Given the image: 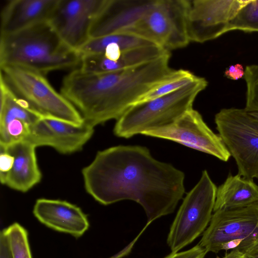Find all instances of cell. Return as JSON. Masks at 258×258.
I'll return each instance as SVG.
<instances>
[{
  "label": "cell",
  "instance_id": "1",
  "mask_svg": "<svg viewBox=\"0 0 258 258\" xmlns=\"http://www.w3.org/2000/svg\"><path fill=\"white\" fill-rule=\"evenodd\" d=\"M82 173L86 191L100 204L132 200L143 207L147 223L132 245L150 224L173 213L185 193L184 173L155 159L141 146L98 151Z\"/></svg>",
  "mask_w": 258,
  "mask_h": 258
},
{
  "label": "cell",
  "instance_id": "2",
  "mask_svg": "<svg viewBox=\"0 0 258 258\" xmlns=\"http://www.w3.org/2000/svg\"><path fill=\"white\" fill-rule=\"evenodd\" d=\"M170 54L116 72L92 74L74 69L63 78L60 92L93 127L117 120L148 91L169 77Z\"/></svg>",
  "mask_w": 258,
  "mask_h": 258
},
{
  "label": "cell",
  "instance_id": "3",
  "mask_svg": "<svg viewBox=\"0 0 258 258\" xmlns=\"http://www.w3.org/2000/svg\"><path fill=\"white\" fill-rule=\"evenodd\" d=\"M81 56L67 45L48 22L1 35L0 67L17 66L43 75L78 68Z\"/></svg>",
  "mask_w": 258,
  "mask_h": 258
},
{
  "label": "cell",
  "instance_id": "4",
  "mask_svg": "<svg viewBox=\"0 0 258 258\" xmlns=\"http://www.w3.org/2000/svg\"><path fill=\"white\" fill-rule=\"evenodd\" d=\"M207 85L205 78L198 76L171 93L135 104L116 120L114 135L130 138L171 124L192 109L197 96Z\"/></svg>",
  "mask_w": 258,
  "mask_h": 258
},
{
  "label": "cell",
  "instance_id": "5",
  "mask_svg": "<svg viewBox=\"0 0 258 258\" xmlns=\"http://www.w3.org/2000/svg\"><path fill=\"white\" fill-rule=\"evenodd\" d=\"M0 68V76L13 92L41 116L53 117L77 125L84 123L76 107L53 88L44 75L21 67Z\"/></svg>",
  "mask_w": 258,
  "mask_h": 258
},
{
  "label": "cell",
  "instance_id": "6",
  "mask_svg": "<svg viewBox=\"0 0 258 258\" xmlns=\"http://www.w3.org/2000/svg\"><path fill=\"white\" fill-rule=\"evenodd\" d=\"M207 252L258 251V205L214 212L199 243Z\"/></svg>",
  "mask_w": 258,
  "mask_h": 258
},
{
  "label": "cell",
  "instance_id": "7",
  "mask_svg": "<svg viewBox=\"0 0 258 258\" xmlns=\"http://www.w3.org/2000/svg\"><path fill=\"white\" fill-rule=\"evenodd\" d=\"M215 122L235 160L238 174L258 179V118L244 108H223L215 115Z\"/></svg>",
  "mask_w": 258,
  "mask_h": 258
},
{
  "label": "cell",
  "instance_id": "8",
  "mask_svg": "<svg viewBox=\"0 0 258 258\" xmlns=\"http://www.w3.org/2000/svg\"><path fill=\"white\" fill-rule=\"evenodd\" d=\"M217 187L208 171L186 194L171 225L167 243L177 252L204 233L212 216Z\"/></svg>",
  "mask_w": 258,
  "mask_h": 258
},
{
  "label": "cell",
  "instance_id": "9",
  "mask_svg": "<svg viewBox=\"0 0 258 258\" xmlns=\"http://www.w3.org/2000/svg\"><path fill=\"white\" fill-rule=\"evenodd\" d=\"M169 51L189 42L185 22V0H154L125 32Z\"/></svg>",
  "mask_w": 258,
  "mask_h": 258
},
{
  "label": "cell",
  "instance_id": "10",
  "mask_svg": "<svg viewBox=\"0 0 258 258\" xmlns=\"http://www.w3.org/2000/svg\"><path fill=\"white\" fill-rule=\"evenodd\" d=\"M250 0H185L189 42L203 43L227 33L229 22Z\"/></svg>",
  "mask_w": 258,
  "mask_h": 258
},
{
  "label": "cell",
  "instance_id": "11",
  "mask_svg": "<svg viewBox=\"0 0 258 258\" xmlns=\"http://www.w3.org/2000/svg\"><path fill=\"white\" fill-rule=\"evenodd\" d=\"M143 135L170 140L227 162L231 155L221 137L214 133L193 108L170 124Z\"/></svg>",
  "mask_w": 258,
  "mask_h": 258
},
{
  "label": "cell",
  "instance_id": "12",
  "mask_svg": "<svg viewBox=\"0 0 258 258\" xmlns=\"http://www.w3.org/2000/svg\"><path fill=\"white\" fill-rule=\"evenodd\" d=\"M106 0H58L48 22L62 41L78 51L90 39L92 24Z\"/></svg>",
  "mask_w": 258,
  "mask_h": 258
},
{
  "label": "cell",
  "instance_id": "13",
  "mask_svg": "<svg viewBox=\"0 0 258 258\" xmlns=\"http://www.w3.org/2000/svg\"><path fill=\"white\" fill-rule=\"evenodd\" d=\"M94 127L77 125L50 117H40L31 127L26 141L36 148L48 146L63 154L82 150L91 138Z\"/></svg>",
  "mask_w": 258,
  "mask_h": 258
},
{
  "label": "cell",
  "instance_id": "14",
  "mask_svg": "<svg viewBox=\"0 0 258 258\" xmlns=\"http://www.w3.org/2000/svg\"><path fill=\"white\" fill-rule=\"evenodd\" d=\"M154 0H106L94 20L90 39L123 33L133 27Z\"/></svg>",
  "mask_w": 258,
  "mask_h": 258
},
{
  "label": "cell",
  "instance_id": "15",
  "mask_svg": "<svg viewBox=\"0 0 258 258\" xmlns=\"http://www.w3.org/2000/svg\"><path fill=\"white\" fill-rule=\"evenodd\" d=\"M33 213L46 226L76 238L82 236L89 227L87 216L82 210L66 201L37 199Z\"/></svg>",
  "mask_w": 258,
  "mask_h": 258
},
{
  "label": "cell",
  "instance_id": "16",
  "mask_svg": "<svg viewBox=\"0 0 258 258\" xmlns=\"http://www.w3.org/2000/svg\"><path fill=\"white\" fill-rule=\"evenodd\" d=\"M58 0H9L1 14V35L48 22Z\"/></svg>",
  "mask_w": 258,
  "mask_h": 258
},
{
  "label": "cell",
  "instance_id": "17",
  "mask_svg": "<svg viewBox=\"0 0 258 258\" xmlns=\"http://www.w3.org/2000/svg\"><path fill=\"white\" fill-rule=\"evenodd\" d=\"M40 117L15 95L6 94L0 100V146L26 141Z\"/></svg>",
  "mask_w": 258,
  "mask_h": 258
},
{
  "label": "cell",
  "instance_id": "18",
  "mask_svg": "<svg viewBox=\"0 0 258 258\" xmlns=\"http://www.w3.org/2000/svg\"><path fill=\"white\" fill-rule=\"evenodd\" d=\"M0 147L14 157L12 169L0 177L2 184L25 192L40 182L42 174L37 163L36 147L34 145L23 141Z\"/></svg>",
  "mask_w": 258,
  "mask_h": 258
},
{
  "label": "cell",
  "instance_id": "19",
  "mask_svg": "<svg viewBox=\"0 0 258 258\" xmlns=\"http://www.w3.org/2000/svg\"><path fill=\"white\" fill-rule=\"evenodd\" d=\"M258 205V185L252 179L229 174L217 187L213 212Z\"/></svg>",
  "mask_w": 258,
  "mask_h": 258
},
{
  "label": "cell",
  "instance_id": "20",
  "mask_svg": "<svg viewBox=\"0 0 258 258\" xmlns=\"http://www.w3.org/2000/svg\"><path fill=\"white\" fill-rule=\"evenodd\" d=\"M149 45L154 44L131 34L115 33L91 38L78 52L81 56L103 54L107 58L116 61L125 50Z\"/></svg>",
  "mask_w": 258,
  "mask_h": 258
},
{
  "label": "cell",
  "instance_id": "21",
  "mask_svg": "<svg viewBox=\"0 0 258 258\" xmlns=\"http://www.w3.org/2000/svg\"><path fill=\"white\" fill-rule=\"evenodd\" d=\"M197 77L198 76L188 71L182 69L175 70L169 77L148 91L137 103L171 93L190 83Z\"/></svg>",
  "mask_w": 258,
  "mask_h": 258
},
{
  "label": "cell",
  "instance_id": "22",
  "mask_svg": "<svg viewBox=\"0 0 258 258\" xmlns=\"http://www.w3.org/2000/svg\"><path fill=\"white\" fill-rule=\"evenodd\" d=\"M3 230L13 258H32L28 232L23 227L14 223Z\"/></svg>",
  "mask_w": 258,
  "mask_h": 258
},
{
  "label": "cell",
  "instance_id": "23",
  "mask_svg": "<svg viewBox=\"0 0 258 258\" xmlns=\"http://www.w3.org/2000/svg\"><path fill=\"white\" fill-rule=\"evenodd\" d=\"M235 30L258 32V0H250L229 22L227 32Z\"/></svg>",
  "mask_w": 258,
  "mask_h": 258
},
{
  "label": "cell",
  "instance_id": "24",
  "mask_svg": "<svg viewBox=\"0 0 258 258\" xmlns=\"http://www.w3.org/2000/svg\"><path fill=\"white\" fill-rule=\"evenodd\" d=\"M246 83V104L244 109L258 112V64L247 66L244 71Z\"/></svg>",
  "mask_w": 258,
  "mask_h": 258
},
{
  "label": "cell",
  "instance_id": "25",
  "mask_svg": "<svg viewBox=\"0 0 258 258\" xmlns=\"http://www.w3.org/2000/svg\"><path fill=\"white\" fill-rule=\"evenodd\" d=\"M207 253L205 248L198 244L187 250L171 252L164 258H204Z\"/></svg>",
  "mask_w": 258,
  "mask_h": 258
},
{
  "label": "cell",
  "instance_id": "26",
  "mask_svg": "<svg viewBox=\"0 0 258 258\" xmlns=\"http://www.w3.org/2000/svg\"><path fill=\"white\" fill-rule=\"evenodd\" d=\"M0 177L7 174L12 168L14 162V157L0 147Z\"/></svg>",
  "mask_w": 258,
  "mask_h": 258
},
{
  "label": "cell",
  "instance_id": "27",
  "mask_svg": "<svg viewBox=\"0 0 258 258\" xmlns=\"http://www.w3.org/2000/svg\"><path fill=\"white\" fill-rule=\"evenodd\" d=\"M224 75L228 79L237 80L244 76V71L242 66L237 63L230 66L224 72Z\"/></svg>",
  "mask_w": 258,
  "mask_h": 258
},
{
  "label": "cell",
  "instance_id": "28",
  "mask_svg": "<svg viewBox=\"0 0 258 258\" xmlns=\"http://www.w3.org/2000/svg\"><path fill=\"white\" fill-rule=\"evenodd\" d=\"M0 258H13L4 230L1 231L0 234Z\"/></svg>",
  "mask_w": 258,
  "mask_h": 258
},
{
  "label": "cell",
  "instance_id": "29",
  "mask_svg": "<svg viewBox=\"0 0 258 258\" xmlns=\"http://www.w3.org/2000/svg\"><path fill=\"white\" fill-rule=\"evenodd\" d=\"M243 255L239 251L232 250L226 254L222 258H242Z\"/></svg>",
  "mask_w": 258,
  "mask_h": 258
},
{
  "label": "cell",
  "instance_id": "30",
  "mask_svg": "<svg viewBox=\"0 0 258 258\" xmlns=\"http://www.w3.org/2000/svg\"><path fill=\"white\" fill-rule=\"evenodd\" d=\"M242 258H258V251L253 253L244 254Z\"/></svg>",
  "mask_w": 258,
  "mask_h": 258
}]
</instances>
